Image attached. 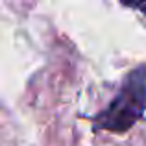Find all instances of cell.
<instances>
[{
  "label": "cell",
  "mask_w": 146,
  "mask_h": 146,
  "mask_svg": "<svg viewBox=\"0 0 146 146\" xmlns=\"http://www.w3.org/2000/svg\"><path fill=\"white\" fill-rule=\"evenodd\" d=\"M146 111V65L126 74L117 96L93 118L94 129L124 133L143 118Z\"/></svg>",
  "instance_id": "cell-1"
},
{
  "label": "cell",
  "mask_w": 146,
  "mask_h": 146,
  "mask_svg": "<svg viewBox=\"0 0 146 146\" xmlns=\"http://www.w3.org/2000/svg\"><path fill=\"white\" fill-rule=\"evenodd\" d=\"M124 6H128V7H137V9H143L144 13H146V4H124Z\"/></svg>",
  "instance_id": "cell-2"
}]
</instances>
